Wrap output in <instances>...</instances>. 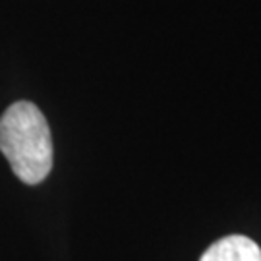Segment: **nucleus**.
Instances as JSON below:
<instances>
[{"label": "nucleus", "mask_w": 261, "mask_h": 261, "mask_svg": "<svg viewBox=\"0 0 261 261\" xmlns=\"http://www.w3.org/2000/svg\"><path fill=\"white\" fill-rule=\"evenodd\" d=\"M199 261H261V248L248 236L230 234L211 244Z\"/></svg>", "instance_id": "nucleus-2"}, {"label": "nucleus", "mask_w": 261, "mask_h": 261, "mask_svg": "<svg viewBox=\"0 0 261 261\" xmlns=\"http://www.w3.org/2000/svg\"><path fill=\"white\" fill-rule=\"evenodd\" d=\"M0 151L14 174L25 184H39L53 168V140L43 112L29 101L8 107L0 118Z\"/></svg>", "instance_id": "nucleus-1"}]
</instances>
